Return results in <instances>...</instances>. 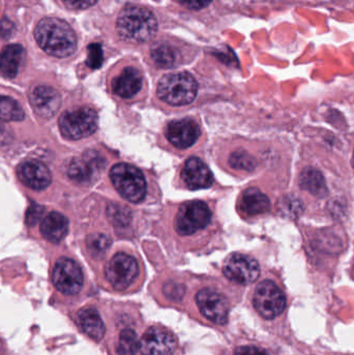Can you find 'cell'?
Instances as JSON below:
<instances>
[{
    "label": "cell",
    "mask_w": 354,
    "mask_h": 355,
    "mask_svg": "<svg viewBox=\"0 0 354 355\" xmlns=\"http://www.w3.org/2000/svg\"><path fill=\"white\" fill-rule=\"evenodd\" d=\"M143 87V76L137 69L128 67L112 83V89L118 97L130 99L134 97Z\"/></svg>",
    "instance_id": "18"
},
{
    "label": "cell",
    "mask_w": 354,
    "mask_h": 355,
    "mask_svg": "<svg viewBox=\"0 0 354 355\" xmlns=\"http://www.w3.org/2000/svg\"><path fill=\"white\" fill-rule=\"evenodd\" d=\"M52 282L60 293L75 295L83 286L82 270L75 261L67 258L60 259L54 266Z\"/></svg>",
    "instance_id": "9"
},
{
    "label": "cell",
    "mask_w": 354,
    "mask_h": 355,
    "mask_svg": "<svg viewBox=\"0 0 354 355\" xmlns=\"http://www.w3.org/2000/svg\"><path fill=\"white\" fill-rule=\"evenodd\" d=\"M77 323L81 331L95 341H101L105 335V325L99 313L94 309L79 311L77 314Z\"/></svg>",
    "instance_id": "20"
},
{
    "label": "cell",
    "mask_w": 354,
    "mask_h": 355,
    "mask_svg": "<svg viewBox=\"0 0 354 355\" xmlns=\"http://www.w3.org/2000/svg\"><path fill=\"white\" fill-rule=\"evenodd\" d=\"M224 273L230 281L240 285H249L259 277L260 266L251 257L234 254L224 262Z\"/></svg>",
    "instance_id": "10"
},
{
    "label": "cell",
    "mask_w": 354,
    "mask_h": 355,
    "mask_svg": "<svg viewBox=\"0 0 354 355\" xmlns=\"http://www.w3.org/2000/svg\"><path fill=\"white\" fill-rule=\"evenodd\" d=\"M182 178L185 184L193 190L209 188L214 182L213 174L207 164L197 157L187 160L183 168Z\"/></svg>",
    "instance_id": "17"
},
{
    "label": "cell",
    "mask_w": 354,
    "mask_h": 355,
    "mask_svg": "<svg viewBox=\"0 0 354 355\" xmlns=\"http://www.w3.org/2000/svg\"><path fill=\"white\" fill-rule=\"evenodd\" d=\"M240 208L247 215L263 214L269 211L270 200L258 188H249L241 198Z\"/></svg>",
    "instance_id": "21"
},
{
    "label": "cell",
    "mask_w": 354,
    "mask_h": 355,
    "mask_svg": "<svg viewBox=\"0 0 354 355\" xmlns=\"http://www.w3.org/2000/svg\"><path fill=\"white\" fill-rule=\"evenodd\" d=\"M209 207L201 200H193L181 207L176 217V230L180 235L189 236L205 229L211 221Z\"/></svg>",
    "instance_id": "7"
},
{
    "label": "cell",
    "mask_w": 354,
    "mask_h": 355,
    "mask_svg": "<svg viewBox=\"0 0 354 355\" xmlns=\"http://www.w3.org/2000/svg\"><path fill=\"white\" fill-rule=\"evenodd\" d=\"M176 350L174 336L160 327H151L141 340L143 355H172Z\"/></svg>",
    "instance_id": "12"
},
{
    "label": "cell",
    "mask_w": 354,
    "mask_h": 355,
    "mask_svg": "<svg viewBox=\"0 0 354 355\" xmlns=\"http://www.w3.org/2000/svg\"><path fill=\"white\" fill-rule=\"evenodd\" d=\"M197 306L202 314L215 324L228 322L229 302L222 294L215 290L203 289L197 294Z\"/></svg>",
    "instance_id": "11"
},
{
    "label": "cell",
    "mask_w": 354,
    "mask_h": 355,
    "mask_svg": "<svg viewBox=\"0 0 354 355\" xmlns=\"http://www.w3.org/2000/svg\"><path fill=\"white\" fill-rule=\"evenodd\" d=\"M157 19L151 10L141 6L125 8L118 15L116 31L122 39L133 43H145L157 33Z\"/></svg>",
    "instance_id": "2"
},
{
    "label": "cell",
    "mask_w": 354,
    "mask_h": 355,
    "mask_svg": "<svg viewBox=\"0 0 354 355\" xmlns=\"http://www.w3.org/2000/svg\"><path fill=\"white\" fill-rule=\"evenodd\" d=\"M87 248L95 258H102L112 245V240L104 234H94L87 240Z\"/></svg>",
    "instance_id": "26"
},
{
    "label": "cell",
    "mask_w": 354,
    "mask_h": 355,
    "mask_svg": "<svg viewBox=\"0 0 354 355\" xmlns=\"http://www.w3.org/2000/svg\"><path fill=\"white\" fill-rule=\"evenodd\" d=\"M141 349V341L133 329H124L121 333L116 352L118 355H135Z\"/></svg>",
    "instance_id": "24"
},
{
    "label": "cell",
    "mask_w": 354,
    "mask_h": 355,
    "mask_svg": "<svg viewBox=\"0 0 354 355\" xmlns=\"http://www.w3.org/2000/svg\"><path fill=\"white\" fill-rule=\"evenodd\" d=\"M152 58L157 66L170 68L176 62L175 51L168 45H157L152 49Z\"/></svg>",
    "instance_id": "27"
},
{
    "label": "cell",
    "mask_w": 354,
    "mask_h": 355,
    "mask_svg": "<svg viewBox=\"0 0 354 355\" xmlns=\"http://www.w3.org/2000/svg\"><path fill=\"white\" fill-rule=\"evenodd\" d=\"M62 135L71 141L89 137L98 127V114L93 108L78 107L68 110L60 118Z\"/></svg>",
    "instance_id": "5"
},
{
    "label": "cell",
    "mask_w": 354,
    "mask_h": 355,
    "mask_svg": "<svg viewBox=\"0 0 354 355\" xmlns=\"http://www.w3.org/2000/svg\"><path fill=\"white\" fill-rule=\"evenodd\" d=\"M157 94L170 105H187L197 97V83L189 73H172L160 79Z\"/></svg>",
    "instance_id": "3"
},
{
    "label": "cell",
    "mask_w": 354,
    "mask_h": 355,
    "mask_svg": "<svg viewBox=\"0 0 354 355\" xmlns=\"http://www.w3.org/2000/svg\"><path fill=\"white\" fill-rule=\"evenodd\" d=\"M44 213V208L39 205L33 204L29 207L26 214V223L28 225H37V221L42 218Z\"/></svg>",
    "instance_id": "30"
},
{
    "label": "cell",
    "mask_w": 354,
    "mask_h": 355,
    "mask_svg": "<svg viewBox=\"0 0 354 355\" xmlns=\"http://www.w3.org/2000/svg\"><path fill=\"white\" fill-rule=\"evenodd\" d=\"M235 355H270L265 350L261 348L255 347V346H242L237 348Z\"/></svg>",
    "instance_id": "32"
},
{
    "label": "cell",
    "mask_w": 354,
    "mask_h": 355,
    "mask_svg": "<svg viewBox=\"0 0 354 355\" xmlns=\"http://www.w3.org/2000/svg\"><path fill=\"white\" fill-rule=\"evenodd\" d=\"M12 31V23L8 21V19L3 18L2 20V37L6 39V37H10Z\"/></svg>",
    "instance_id": "35"
},
{
    "label": "cell",
    "mask_w": 354,
    "mask_h": 355,
    "mask_svg": "<svg viewBox=\"0 0 354 355\" xmlns=\"http://www.w3.org/2000/svg\"><path fill=\"white\" fill-rule=\"evenodd\" d=\"M23 58V47L18 44L6 46L1 53V74L14 78L18 73Z\"/></svg>",
    "instance_id": "22"
},
{
    "label": "cell",
    "mask_w": 354,
    "mask_h": 355,
    "mask_svg": "<svg viewBox=\"0 0 354 355\" xmlns=\"http://www.w3.org/2000/svg\"><path fill=\"white\" fill-rule=\"evenodd\" d=\"M126 209L122 208V207L114 206V210H110V217L116 221V223H125V221L129 220V217L127 214H129L128 211L125 212Z\"/></svg>",
    "instance_id": "33"
},
{
    "label": "cell",
    "mask_w": 354,
    "mask_h": 355,
    "mask_svg": "<svg viewBox=\"0 0 354 355\" xmlns=\"http://www.w3.org/2000/svg\"><path fill=\"white\" fill-rule=\"evenodd\" d=\"M139 270V264L133 257L120 252L106 266V279L114 289L125 290L136 279Z\"/></svg>",
    "instance_id": "8"
},
{
    "label": "cell",
    "mask_w": 354,
    "mask_h": 355,
    "mask_svg": "<svg viewBox=\"0 0 354 355\" xmlns=\"http://www.w3.org/2000/svg\"><path fill=\"white\" fill-rule=\"evenodd\" d=\"M254 306L263 318L274 319L286 309V296L274 282H262L256 288Z\"/></svg>",
    "instance_id": "6"
},
{
    "label": "cell",
    "mask_w": 354,
    "mask_h": 355,
    "mask_svg": "<svg viewBox=\"0 0 354 355\" xmlns=\"http://www.w3.org/2000/svg\"><path fill=\"white\" fill-rule=\"evenodd\" d=\"M353 168H354V153H353Z\"/></svg>",
    "instance_id": "36"
},
{
    "label": "cell",
    "mask_w": 354,
    "mask_h": 355,
    "mask_svg": "<svg viewBox=\"0 0 354 355\" xmlns=\"http://www.w3.org/2000/svg\"><path fill=\"white\" fill-rule=\"evenodd\" d=\"M103 164V159H101V156L97 152H89L69 164V177L79 184L93 183Z\"/></svg>",
    "instance_id": "13"
},
{
    "label": "cell",
    "mask_w": 354,
    "mask_h": 355,
    "mask_svg": "<svg viewBox=\"0 0 354 355\" xmlns=\"http://www.w3.org/2000/svg\"><path fill=\"white\" fill-rule=\"evenodd\" d=\"M29 98L33 110L42 118H52L60 110V95L53 87L48 85L35 87Z\"/></svg>",
    "instance_id": "15"
},
{
    "label": "cell",
    "mask_w": 354,
    "mask_h": 355,
    "mask_svg": "<svg viewBox=\"0 0 354 355\" xmlns=\"http://www.w3.org/2000/svg\"><path fill=\"white\" fill-rule=\"evenodd\" d=\"M17 174L23 184L33 190L45 189L51 183V174L47 166L35 160L22 162L17 168Z\"/></svg>",
    "instance_id": "16"
},
{
    "label": "cell",
    "mask_w": 354,
    "mask_h": 355,
    "mask_svg": "<svg viewBox=\"0 0 354 355\" xmlns=\"http://www.w3.org/2000/svg\"><path fill=\"white\" fill-rule=\"evenodd\" d=\"M299 184L303 189L317 198H324L328 192L324 175L315 168H308L303 170L299 177Z\"/></svg>",
    "instance_id": "23"
},
{
    "label": "cell",
    "mask_w": 354,
    "mask_h": 355,
    "mask_svg": "<svg viewBox=\"0 0 354 355\" xmlns=\"http://www.w3.org/2000/svg\"><path fill=\"white\" fill-rule=\"evenodd\" d=\"M110 179L118 193L131 202H141L147 193V183L141 171L127 164H118L110 171Z\"/></svg>",
    "instance_id": "4"
},
{
    "label": "cell",
    "mask_w": 354,
    "mask_h": 355,
    "mask_svg": "<svg viewBox=\"0 0 354 355\" xmlns=\"http://www.w3.org/2000/svg\"><path fill=\"white\" fill-rule=\"evenodd\" d=\"M0 108H1L2 120L22 121L25 118V114L22 108L12 98L2 96Z\"/></svg>",
    "instance_id": "25"
},
{
    "label": "cell",
    "mask_w": 354,
    "mask_h": 355,
    "mask_svg": "<svg viewBox=\"0 0 354 355\" xmlns=\"http://www.w3.org/2000/svg\"><path fill=\"white\" fill-rule=\"evenodd\" d=\"M68 219L58 212H51L41 223V234L52 243L62 241L68 234Z\"/></svg>",
    "instance_id": "19"
},
{
    "label": "cell",
    "mask_w": 354,
    "mask_h": 355,
    "mask_svg": "<svg viewBox=\"0 0 354 355\" xmlns=\"http://www.w3.org/2000/svg\"><path fill=\"white\" fill-rule=\"evenodd\" d=\"M229 162L232 168L239 171H247V172H251L257 166V160L245 151L234 152L231 155Z\"/></svg>",
    "instance_id": "28"
},
{
    "label": "cell",
    "mask_w": 354,
    "mask_h": 355,
    "mask_svg": "<svg viewBox=\"0 0 354 355\" xmlns=\"http://www.w3.org/2000/svg\"><path fill=\"white\" fill-rule=\"evenodd\" d=\"M64 2L69 8L85 10V8L94 6L97 0H64Z\"/></svg>",
    "instance_id": "31"
},
{
    "label": "cell",
    "mask_w": 354,
    "mask_h": 355,
    "mask_svg": "<svg viewBox=\"0 0 354 355\" xmlns=\"http://www.w3.org/2000/svg\"><path fill=\"white\" fill-rule=\"evenodd\" d=\"M87 64L91 69L100 68L103 64V50L99 44H91L89 46Z\"/></svg>",
    "instance_id": "29"
},
{
    "label": "cell",
    "mask_w": 354,
    "mask_h": 355,
    "mask_svg": "<svg viewBox=\"0 0 354 355\" xmlns=\"http://www.w3.org/2000/svg\"><path fill=\"white\" fill-rule=\"evenodd\" d=\"M35 37L46 53L55 58H67L76 50V35L72 27L55 17L39 21L35 29Z\"/></svg>",
    "instance_id": "1"
},
{
    "label": "cell",
    "mask_w": 354,
    "mask_h": 355,
    "mask_svg": "<svg viewBox=\"0 0 354 355\" xmlns=\"http://www.w3.org/2000/svg\"><path fill=\"white\" fill-rule=\"evenodd\" d=\"M200 133L199 125L189 119L174 121L166 128V137L178 149H187L195 145L199 139Z\"/></svg>",
    "instance_id": "14"
},
{
    "label": "cell",
    "mask_w": 354,
    "mask_h": 355,
    "mask_svg": "<svg viewBox=\"0 0 354 355\" xmlns=\"http://www.w3.org/2000/svg\"><path fill=\"white\" fill-rule=\"evenodd\" d=\"M181 4L186 6L187 8L193 10H201L211 3L212 0H179Z\"/></svg>",
    "instance_id": "34"
}]
</instances>
